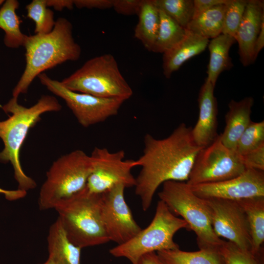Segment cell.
<instances>
[{
	"label": "cell",
	"instance_id": "obj_29",
	"mask_svg": "<svg viewBox=\"0 0 264 264\" xmlns=\"http://www.w3.org/2000/svg\"><path fill=\"white\" fill-rule=\"evenodd\" d=\"M264 144V121H251L237 142L235 151L243 155Z\"/></svg>",
	"mask_w": 264,
	"mask_h": 264
},
{
	"label": "cell",
	"instance_id": "obj_24",
	"mask_svg": "<svg viewBox=\"0 0 264 264\" xmlns=\"http://www.w3.org/2000/svg\"><path fill=\"white\" fill-rule=\"evenodd\" d=\"M226 4L216 6L200 13L192 19L186 29L209 40L219 36L222 34Z\"/></svg>",
	"mask_w": 264,
	"mask_h": 264
},
{
	"label": "cell",
	"instance_id": "obj_16",
	"mask_svg": "<svg viewBox=\"0 0 264 264\" xmlns=\"http://www.w3.org/2000/svg\"><path fill=\"white\" fill-rule=\"evenodd\" d=\"M264 22V0H247L242 21L235 36L238 43L240 59L244 66L253 64L256 59L255 43Z\"/></svg>",
	"mask_w": 264,
	"mask_h": 264
},
{
	"label": "cell",
	"instance_id": "obj_31",
	"mask_svg": "<svg viewBox=\"0 0 264 264\" xmlns=\"http://www.w3.org/2000/svg\"><path fill=\"white\" fill-rule=\"evenodd\" d=\"M219 252L223 264H258L255 256L250 251L242 249L229 241H224Z\"/></svg>",
	"mask_w": 264,
	"mask_h": 264
},
{
	"label": "cell",
	"instance_id": "obj_39",
	"mask_svg": "<svg viewBox=\"0 0 264 264\" xmlns=\"http://www.w3.org/2000/svg\"><path fill=\"white\" fill-rule=\"evenodd\" d=\"M264 46V22H263L259 33L257 37L254 46L255 55L256 57Z\"/></svg>",
	"mask_w": 264,
	"mask_h": 264
},
{
	"label": "cell",
	"instance_id": "obj_33",
	"mask_svg": "<svg viewBox=\"0 0 264 264\" xmlns=\"http://www.w3.org/2000/svg\"><path fill=\"white\" fill-rule=\"evenodd\" d=\"M143 0H113L112 8L119 14L125 16L137 15Z\"/></svg>",
	"mask_w": 264,
	"mask_h": 264
},
{
	"label": "cell",
	"instance_id": "obj_3",
	"mask_svg": "<svg viewBox=\"0 0 264 264\" xmlns=\"http://www.w3.org/2000/svg\"><path fill=\"white\" fill-rule=\"evenodd\" d=\"M18 98L12 97L1 106L5 113L11 114L6 120L0 121V138L4 147L0 152V162L10 163L13 168L18 189L27 192L34 188L35 181L24 172L20 160V152L30 129L41 119L43 113L58 111L62 106L52 96L43 95L30 107L19 104Z\"/></svg>",
	"mask_w": 264,
	"mask_h": 264
},
{
	"label": "cell",
	"instance_id": "obj_2",
	"mask_svg": "<svg viewBox=\"0 0 264 264\" xmlns=\"http://www.w3.org/2000/svg\"><path fill=\"white\" fill-rule=\"evenodd\" d=\"M23 46L26 64L12 91L16 98L26 93L33 81L44 71L68 61H77L81 54V47L73 37L72 25L63 17L56 21L50 33L27 35Z\"/></svg>",
	"mask_w": 264,
	"mask_h": 264
},
{
	"label": "cell",
	"instance_id": "obj_34",
	"mask_svg": "<svg viewBox=\"0 0 264 264\" xmlns=\"http://www.w3.org/2000/svg\"><path fill=\"white\" fill-rule=\"evenodd\" d=\"M74 6L81 8L107 9L112 8L113 0H73Z\"/></svg>",
	"mask_w": 264,
	"mask_h": 264
},
{
	"label": "cell",
	"instance_id": "obj_6",
	"mask_svg": "<svg viewBox=\"0 0 264 264\" xmlns=\"http://www.w3.org/2000/svg\"><path fill=\"white\" fill-rule=\"evenodd\" d=\"M158 196L173 214L182 217L188 224L189 230L194 232L199 249L219 250L224 241L213 229L204 199L195 194L186 182L166 181L162 184Z\"/></svg>",
	"mask_w": 264,
	"mask_h": 264
},
{
	"label": "cell",
	"instance_id": "obj_30",
	"mask_svg": "<svg viewBox=\"0 0 264 264\" xmlns=\"http://www.w3.org/2000/svg\"><path fill=\"white\" fill-rule=\"evenodd\" d=\"M247 2V0H229L226 4L222 34L235 38Z\"/></svg>",
	"mask_w": 264,
	"mask_h": 264
},
{
	"label": "cell",
	"instance_id": "obj_37",
	"mask_svg": "<svg viewBox=\"0 0 264 264\" xmlns=\"http://www.w3.org/2000/svg\"><path fill=\"white\" fill-rule=\"evenodd\" d=\"M26 192L20 189L15 190H5L0 188V194L4 195L6 199L9 200H15L24 198Z\"/></svg>",
	"mask_w": 264,
	"mask_h": 264
},
{
	"label": "cell",
	"instance_id": "obj_13",
	"mask_svg": "<svg viewBox=\"0 0 264 264\" xmlns=\"http://www.w3.org/2000/svg\"><path fill=\"white\" fill-rule=\"evenodd\" d=\"M126 188L118 185L101 194L102 221L110 240L117 245L135 236L142 229L135 221L125 197Z\"/></svg>",
	"mask_w": 264,
	"mask_h": 264
},
{
	"label": "cell",
	"instance_id": "obj_5",
	"mask_svg": "<svg viewBox=\"0 0 264 264\" xmlns=\"http://www.w3.org/2000/svg\"><path fill=\"white\" fill-rule=\"evenodd\" d=\"M67 89L102 98L125 101L133 94L132 88L121 73L111 54L94 57L61 81Z\"/></svg>",
	"mask_w": 264,
	"mask_h": 264
},
{
	"label": "cell",
	"instance_id": "obj_14",
	"mask_svg": "<svg viewBox=\"0 0 264 264\" xmlns=\"http://www.w3.org/2000/svg\"><path fill=\"white\" fill-rule=\"evenodd\" d=\"M202 198L234 201L264 197V171L246 168L241 175L222 181L190 186Z\"/></svg>",
	"mask_w": 264,
	"mask_h": 264
},
{
	"label": "cell",
	"instance_id": "obj_23",
	"mask_svg": "<svg viewBox=\"0 0 264 264\" xmlns=\"http://www.w3.org/2000/svg\"><path fill=\"white\" fill-rule=\"evenodd\" d=\"M19 7L18 0H6L0 8V28L4 32L3 42L11 48L23 46L27 37L21 30V20L16 13Z\"/></svg>",
	"mask_w": 264,
	"mask_h": 264
},
{
	"label": "cell",
	"instance_id": "obj_22",
	"mask_svg": "<svg viewBox=\"0 0 264 264\" xmlns=\"http://www.w3.org/2000/svg\"><path fill=\"white\" fill-rule=\"evenodd\" d=\"M237 201L246 215L251 238V252L255 256L264 242V197Z\"/></svg>",
	"mask_w": 264,
	"mask_h": 264
},
{
	"label": "cell",
	"instance_id": "obj_38",
	"mask_svg": "<svg viewBox=\"0 0 264 264\" xmlns=\"http://www.w3.org/2000/svg\"><path fill=\"white\" fill-rule=\"evenodd\" d=\"M137 264H162L156 252H151L143 255Z\"/></svg>",
	"mask_w": 264,
	"mask_h": 264
},
{
	"label": "cell",
	"instance_id": "obj_35",
	"mask_svg": "<svg viewBox=\"0 0 264 264\" xmlns=\"http://www.w3.org/2000/svg\"><path fill=\"white\" fill-rule=\"evenodd\" d=\"M229 0H194L193 18L200 13L219 5L226 4Z\"/></svg>",
	"mask_w": 264,
	"mask_h": 264
},
{
	"label": "cell",
	"instance_id": "obj_19",
	"mask_svg": "<svg viewBox=\"0 0 264 264\" xmlns=\"http://www.w3.org/2000/svg\"><path fill=\"white\" fill-rule=\"evenodd\" d=\"M47 240L48 258L58 264H81L82 248L69 240L58 218L50 226Z\"/></svg>",
	"mask_w": 264,
	"mask_h": 264
},
{
	"label": "cell",
	"instance_id": "obj_8",
	"mask_svg": "<svg viewBox=\"0 0 264 264\" xmlns=\"http://www.w3.org/2000/svg\"><path fill=\"white\" fill-rule=\"evenodd\" d=\"M183 228L189 230L186 221L176 217L163 201L159 200L150 224L127 242L110 249L109 252L115 257L125 258L132 264H137L140 258L146 254L179 249L173 238Z\"/></svg>",
	"mask_w": 264,
	"mask_h": 264
},
{
	"label": "cell",
	"instance_id": "obj_15",
	"mask_svg": "<svg viewBox=\"0 0 264 264\" xmlns=\"http://www.w3.org/2000/svg\"><path fill=\"white\" fill-rule=\"evenodd\" d=\"M215 86L206 78L199 92L198 118L191 134L195 143L202 148L211 144L217 137L218 105L214 96Z\"/></svg>",
	"mask_w": 264,
	"mask_h": 264
},
{
	"label": "cell",
	"instance_id": "obj_41",
	"mask_svg": "<svg viewBox=\"0 0 264 264\" xmlns=\"http://www.w3.org/2000/svg\"><path fill=\"white\" fill-rule=\"evenodd\" d=\"M5 0H0V6L2 5Z\"/></svg>",
	"mask_w": 264,
	"mask_h": 264
},
{
	"label": "cell",
	"instance_id": "obj_36",
	"mask_svg": "<svg viewBox=\"0 0 264 264\" xmlns=\"http://www.w3.org/2000/svg\"><path fill=\"white\" fill-rule=\"evenodd\" d=\"M46 4L48 7H52L59 11L64 8L71 10L74 6L73 0H46Z\"/></svg>",
	"mask_w": 264,
	"mask_h": 264
},
{
	"label": "cell",
	"instance_id": "obj_10",
	"mask_svg": "<svg viewBox=\"0 0 264 264\" xmlns=\"http://www.w3.org/2000/svg\"><path fill=\"white\" fill-rule=\"evenodd\" d=\"M246 169L241 155L222 143L219 135L198 152L186 183L189 186L235 177Z\"/></svg>",
	"mask_w": 264,
	"mask_h": 264
},
{
	"label": "cell",
	"instance_id": "obj_28",
	"mask_svg": "<svg viewBox=\"0 0 264 264\" xmlns=\"http://www.w3.org/2000/svg\"><path fill=\"white\" fill-rule=\"evenodd\" d=\"M27 17L35 23V34H45L53 29L55 22L54 12L48 8L46 0H33L25 7Z\"/></svg>",
	"mask_w": 264,
	"mask_h": 264
},
{
	"label": "cell",
	"instance_id": "obj_7",
	"mask_svg": "<svg viewBox=\"0 0 264 264\" xmlns=\"http://www.w3.org/2000/svg\"><path fill=\"white\" fill-rule=\"evenodd\" d=\"M92 170L90 155L80 150L64 154L52 164L39 193L41 210L54 208L83 189Z\"/></svg>",
	"mask_w": 264,
	"mask_h": 264
},
{
	"label": "cell",
	"instance_id": "obj_40",
	"mask_svg": "<svg viewBox=\"0 0 264 264\" xmlns=\"http://www.w3.org/2000/svg\"><path fill=\"white\" fill-rule=\"evenodd\" d=\"M57 264L56 263L54 262L53 260L48 258L47 260L45 262L42 264Z\"/></svg>",
	"mask_w": 264,
	"mask_h": 264
},
{
	"label": "cell",
	"instance_id": "obj_1",
	"mask_svg": "<svg viewBox=\"0 0 264 264\" xmlns=\"http://www.w3.org/2000/svg\"><path fill=\"white\" fill-rule=\"evenodd\" d=\"M192 128L183 123L168 137L157 139L147 133L142 155L135 160L141 167L136 178L135 194L144 211L150 207L159 187L167 181H187L196 158L203 148L194 142Z\"/></svg>",
	"mask_w": 264,
	"mask_h": 264
},
{
	"label": "cell",
	"instance_id": "obj_32",
	"mask_svg": "<svg viewBox=\"0 0 264 264\" xmlns=\"http://www.w3.org/2000/svg\"><path fill=\"white\" fill-rule=\"evenodd\" d=\"M241 156L246 168L264 171V144Z\"/></svg>",
	"mask_w": 264,
	"mask_h": 264
},
{
	"label": "cell",
	"instance_id": "obj_17",
	"mask_svg": "<svg viewBox=\"0 0 264 264\" xmlns=\"http://www.w3.org/2000/svg\"><path fill=\"white\" fill-rule=\"evenodd\" d=\"M253 97H246L239 101L231 100L228 103L229 110L225 116V126L220 135L223 144L235 151L239 139L250 122Z\"/></svg>",
	"mask_w": 264,
	"mask_h": 264
},
{
	"label": "cell",
	"instance_id": "obj_12",
	"mask_svg": "<svg viewBox=\"0 0 264 264\" xmlns=\"http://www.w3.org/2000/svg\"><path fill=\"white\" fill-rule=\"evenodd\" d=\"M209 209L213 229L242 249H251V238L246 215L237 201L203 198Z\"/></svg>",
	"mask_w": 264,
	"mask_h": 264
},
{
	"label": "cell",
	"instance_id": "obj_26",
	"mask_svg": "<svg viewBox=\"0 0 264 264\" xmlns=\"http://www.w3.org/2000/svg\"><path fill=\"white\" fill-rule=\"evenodd\" d=\"M159 29L152 52L163 54L184 37L186 29L181 26L162 11L159 10Z\"/></svg>",
	"mask_w": 264,
	"mask_h": 264
},
{
	"label": "cell",
	"instance_id": "obj_25",
	"mask_svg": "<svg viewBox=\"0 0 264 264\" xmlns=\"http://www.w3.org/2000/svg\"><path fill=\"white\" fill-rule=\"evenodd\" d=\"M199 249L187 252L179 248L156 253L162 264H223L219 250L210 248Z\"/></svg>",
	"mask_w": 264,
	"mask_h": 264
},
{
	"label": "cell",
	"instance_id": "obj_18",
	"mask_svg": "<svg viewBox=\"0 0 264 264\" xmlns=\"http://www.w3.org/2000/svg\"><path fill=\"white\" fill-rule=\"evenodd\" d=\"M209 42V39L186 29L184 37L163 53L162 67L164 76L170 78L185 62L204 51Z\"/></svg>",
	"mask_w": 264,
	"mask_h": 264
},
{
	"label": "cell",
	"instance_id": "obj_9",
	"mask_svg": "<svg viewBox=\"0 0 264 264\" xmlns=\"http://www.w3.org/2000/svg\"><path fill=\"white\" fill-rule=\"evenodd\" d=\"M38 77L48 90L64 100L79 123L85 128L117 115L125 101L120 98H102L70 90L44 72Z\"/></svg>",
	"mask_w": 264,
	"mask_h": 264
},
{
	"label": "cell",
	"instance_id": "obj_20",
	"mask_svg": "<svg viewBox=\"0 0 264 264\" xmlns=\"http://www.w3.org/2000/svg\"><path fill=\"white\" fill-rule=\"evenodd\" d=\"M236 42L234 37L221 34L209 42L207 47L210 58L206 79L215 86L220 74L224 70L231 69L233 66L229 52Z\"/></svg>",
	"mask_w": 264,
	"mask_h": 264
},
{
	"label": "cell",
	"instance_id": "obj_27",
	"mask_svg": "<svg viewBox=\"0 0 264 264\" xmlns=\"http://www.w3.org/2000/svg\"><path fill=\"white\" fill-rule=\"evenodd\" d=\"M156 7L186 28L194 15L193 0H152Z\"/></svg>",
	"mask_w": 264,
	"mask_h": 264
},
{
	"label": "cell",
	"instance_id": "obj_21",
	"mask_svg": "<svg viewBox=\"0 0 264 264\" xmlns=\"http://www.w3.org/2000/svg\"><path fill=\"white\" fill-rule=\"evenodd\" d=\"M137 16L138 21L134 29V37L146 49L152 51L159 26V10L152 0H143Z\"/></svg>",
	"mask_w": 264,
	"mask_h": 264
},
{
	"label": "cell",
	"instance_id": "obj_11",
	"mask_svg": "<svg viewBox=\"0 0 264 264\" xmlns=\"http://www.w3.org/2000/svg\"><path fill=\"white\" fill-rule=\"evenodd\" d=\"M90 156L92 170L86 186L90 192L101 194L118 185L135 186V178L132 173L136 167L135 160H125L124 151L111 152L105 148L95 147Z\"/></svg>",
	"mask_w": 264,
	"mask_h": 264
},
{
	"label": "cell",
	"instance_id": "obj_4",
	"mask_svg": "<svg viewBox=\"0 0 264 264\" xmlns=\"http://www.w3.org/2000/svg\"><path fill=\"white\" fill-rule=\"evenodd\" d=\"M101 194L85 187L55 207L69 240L83 248L110 242L102 221Z\"/></svg>",
	"mask_w": 264,
	"mask_h": 264
}]
</instances>
